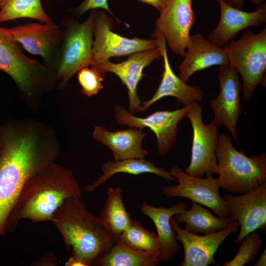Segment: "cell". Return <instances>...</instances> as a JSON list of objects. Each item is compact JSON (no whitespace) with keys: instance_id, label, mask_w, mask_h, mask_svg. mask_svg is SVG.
<instances>
[{"instance_id":"obj_1","label":"cell","mask_w":266,"mask_h":266,"mask_svg":"<svg viewBox=\"0 0 266 266\" xmlns=\"http://www.w3.org/2000/svg\"><path fill=\"white\" fill-rule=\"evenodd\" d=\"M0 157V236L26 182L57 158V150L33 126L3 127Z\"/></svg>"},{"instance_id":"obj_2","label":"cell","mask_w":266,"mask_h":266,"mask_svg":"<svg viewBox=\"0 0 266 266\" xmlns=\"http://www.w3.org/2000/svg\"><path fill=\"white\" fill-rule=\"evenodd\" d=\"M81 196V189L73 173L53 162L26 182L6 219L5 233L13 232L23 219L34 223L51 221L66 199Z\"/></svg>"},{"instance_id":"obj_3","label":"cell","mask_w":266,"mask_h":266,"mask_svg":"<svg viewBox=\"0 0 266 266\" xmlns=\"http://www.w3.org/2000/svg\"><path fill=\"white\" fill-rule=\"evenodd\" d=\"M51 221L62 235L72 256L85 266L95 265L117 237L104 226L100 216L86 208L78 198L66 199L54 213Z\"/></svg>"},{"instance_id":"obj_4","label":"cell","mask_w":266,"mask_h":266,"mask_svg":"<svg viewBox=\"0 0 266 266\" xmlns=\"http://www.w3.org/2000/svg\"><path fill=\"white\" fill-rule=\"evenodd\" d=\"M220 187L230 193L245 194L266 182V154L250 157L237 150L227 133L218 136L215 149Z\"/></svg>"},{"instance_id":"obj_5","label":"cell","mask_w":266,"mask_h":266,"mask_svg":"<svg viewBox=\"0 0 266 266\" xmlns=\"http://www.w3.org/2000/svg\"><path fill=\"white\" fill-rule=\"evenodd\" d=\"M97 9L92 10L87 19L80 23L77 18L66 17L61 48V57L55 77L58 88L64 89L78 70L93 64L92 53L94 21Z\"/></svg>"},{"instance_id":"obj_6","label":"cell","mask_w":266,"mask_h":266,"mask_svg":"<svg viewBox=\"0 0 266 266\" xmlns=\"http://www.w3.org/2000/svg\"><path fill=\"white\" fill-rule=\"evenodd\" d=\"M223 48L229 64L242 77L243 99H250L258 85L266 87V28L256 34L247 30L240 38L231 40Z\"/></svg>"},{"instance_id":"obj_7","label":"cell","mask_w":266,"mask_h":266,"mask_svg":"<svg viewBox=\"0 0 266 266\" xmlns=\"http://www.w3.org/2000/svg\"><path fill=\"white\" fill-rule=\"evenodd\" d=\"M0 70L7 74L22 91L31 96L55 72L27 56L9 28L0 27Z\"/></svg>"},{"instance_id":"obj_8","label":"cell","mask_w":266,"mask_h":266,"mask_svg":"<svg viewBox=\"0 0 266 266\" xmlns=\"http://www.w3.org/2000/svg\"><path fill=\"white\" fill-rule=\"evenodd\" d=\"M186 117L193 130L191 161L185 171L189 175L202 178L217 174L215 149L218 128L212 121L208 124L202 120V106L198 102L189 105Z\"/></svg>"},{"instance_id":"obj_9","label":"cell","mask_w":266,"mask_h":266,"mask_svg":"<svg viewBox=\"0 0 266 266\" xmlns=\"http://www.w3.org/2000/svg\"><path fill=\"white\" fill-rule=\"evenodd\" d=\"M114 21L103 10H97L94 21L92 53L95 66L112 57L130 55L158 47L156 38H129L113 32Z\"/></svg>"},{"instance_id":"obj_10","label":"cell","mask_w":266,"mask_h":266,"mask_svg":"<svg viewBox=\"0 0 266 266\" xmlns=\"http://www.w3.org/2000/svg\"><path fill=\"white\" fill-rule=\"evenodd\" d=\"M14 39L29 53L40 56L45 65L55 72L58 67L63 36L57 24L31 22L9 28Z\"/></svg>"},{"instance_id":"obj_11","label":"cell","mask_w":266,"mask_h":266,"mask_svg":"<svg viewBox=\"0 0 266 266\" xmlns=\"http://www.w3.org/2000/svg\"><path fill=\"white\" fill-rule=\"evenodd\" d=\"M189 107V105L172 111H156L147 117H139L118 105L114 108V118L119 125L150 129L156 136L157 153L164 156L173 147L177 139L178 124L186 117Z\"/></svg>"},{"instance_id":"obj_12","label":"cell","mask_w":266,"mask_h":266,"mask_svg":"<svg viewBox=\"0 0 266 266\" xmlns=\"http://www.w3.org/2000/svg\"><path fill=\"white\" fill-rule=\"evenodd\" d=\"M227 216L238 221L240 232L235 239L236 244L254 231L266 230V182L240 196L231 193L222 197Z\"/></svg>"},{"instance_id":"obj_13","label":"cell","mask_w":266,"mask_h":266,"mask_svg":"<svg viewBox=\"0 0 266 266\" xmlns=\"http://www.w3.org/2000/svg\"><path fill=\"white\" fill-rule=\"evenodd\" d=\"M170 172L178 184L166 185L162 188L166 197L187 198L211 209L219 216L228 217L224 200L219 193L220 186L217 178L213 175L205 178L192 176L178 166H172Z\"/></svg>"},{"instance_id":"obj_14","label":"cell","mask_w":266,"mask_h":266,"mask_svg":"<svg viewBox=\"0 0 266 266\" xmlns=\"http://www.w3.org/2000/svg\"><path fill=\"white\" fill-rule=\"evenodd\" d=\"M193 0H167L154 31L161 33L171 50L183 58L196 21Z\"/></svg>"},{"instance_id":"obj_15","label":"cell","mask_w":266,"mask_h":266,"mask_svg":"<svg viewBox=\"0 0 266 266\" xmlns=\"http://www.w3.org/2000/svg\"><path fill=\"white\" fill-rule=\"evenodd\" d=\"M217 77L220 87L219 94L210 101L214 113L212 121L218 127L226 126L238 142L236 128L242 113L239 100L242 85L238 72L230 64L219 66Z\"/></svg>"},{"instance_id":"obj_16","label":"cell","mask_w":266,"mask_h":266,"mask_svg":"<svg viewBox=\"0 0 266 266\" xmlns=\"http://www.w3.org/2000/svg\"><path fill=\"white\" fill-rule=\"evenodd\" d=\"M170 222L183 248L184 259L180 266H218L214 258L215 253L223 241L231 233H236L239 227V222L233 221L220 231L201 235L182 229L172 217Z\"/></svg>"},{"instance_id":"obj_17","label":"cell","mask_w":266,"mask_h":266,"mask_svg":"<svg viewBox=\"0 0 266 266\" xmlns=\"http://www.w3.org/2000/svg\"><path fill=\"white\" fill-rule=\"evenodd\" d=\"M161 58L158 45L154 49L132 54L121 63H114L108 60L92 66L97 68L102 74L111 72L120 78L128 89L129 111L133 114L141 104L137 94V86L142 78L143 70L154 60Z\"/></svg>"},{"instance_id":"obj_18","label":"cell","mask_w":266,"mask_h":266,"mask_svg":"<svg viewBox=\"0 0 266 266\" xmlns=\"http://www.w3.org/2000/svg\"><path fill=\"white\" fill-rule=\"evenodd\" d=\"M152 36L157 39L164 61V72L161 81L152 97L142 102L137 112H144L161 99L167 96L175 98L184 106H189L200 101L203 91L200 86H190L178 77L172 71L168 59L166 40L160 33L153 32Z\"/></svg>"},{"instance_id":"obj_19","label":"cell","mask_w":266,"mask_h":266,"mask_svg":"<svg viewBox=\"0 0 266 266\" xmlns=\"http://www.w3.org/2000/svg\"><path fill=\"white\" fill-rule=\"evenodd\" d=\"M220 7V18L216 28L212 31L208 39L223 48L242 30L259 26L266 22V3L257 5L253 12H246L217 0Z\"/></svg>"},{"instance_id":"obj_20","label":"cell","mask_w":266,"mask_h":266,"mask_svg":"<svg viewBox=\"0 0 266 266\" xmlns=\"http://www.w3.org/2000/svg\"><path fill=\"white\" fill-rule=\"evenodd\" d=\"M140 212L150 218L156 227L159 242V262H168L175 257L181 249L177 235L170 220L174 215L186 210V205L178 201L166 208L155 207L143 200L138 205Z\"/></svg>"},{"instance_id":"obj_21","label":"cell","mask_w":266,"mask_h":266,"mask_svg":"<svg viewBox=\"0 0 266 266\" xmlns=\"http://www.w3.org/2000/svg\"><path fill=\"white\" fill-rule=\"evenodd\" d=\"M183 60L179 66V77L187 82L196 72L213 66L229 64L225 50L201 34L190 35Z\"/></svg>"},{"instance_id":"obj_22","label":"cell","mask_w":266,"mask_h":266,"mask_svg":"<svg viewBox=\"0 0 266 266\" xmlns=\"http://www.w3.org/2000/svg\"><path fill=\"white\" fill-rule=\"evenodd\" d=\"M147 134L142 130L134 127L111 132L104 126L96 125L94 128L93 137L96 141L101 143L111 150L114 161H119L146 157L148 152L142 145Z\"/></svg>"},{"instance_id":"obj_23","label":"cell","mask_w":266,"mask_h":266,"mask_svg":"<svg viewBox=\"0 0 266 266\" xmlns=\"http://www.w3.org/2000/svg\"><path fill=\"white\" fill-rule=\"evenodd\" d=\"M102 174L96 181L86 186L85 191L89 193L94 192L100 186L103 185L113 175L119 173L139 175L143 173H152L157 175L168 181L176 180L170 171L158 166L155 164L145 158H129L119 161H108L101 166Z\"/></svg>"},{"instance_id":"obj_24","label":"cell","mask_w":266,"mask_h":266,"mask_svg":"<svg viewBox=\"0 0 266 266\" xmlns=\"http://www.w3.org/2000/svg\"><path fill=\"white\" fill-rule=\"evenodd\" d=\"M192 201L189 210L173 216L179 223H186L184 229L189 233L209 234L222 230L233 222L228 217L215 216L201 204Z\"/></svg>"},{"instance_id":"obj_25","label":"cell","mask_w":266,"mask_h":266,"mask_svg":"<svg viewBox=\"0 0 266 266\" xmlns=\"http://www.w3.org/2000/svg\"><path fill=\"white\" fill-rule=\"evenodd\" d=\"M158 254L132 248L118 239L95 265L99 266H155Z\"/></svg>"},{"instance_id":"obj_26","label":"cell","mask_w":266,"mask_h":266,"mask_svg":"<svg viewBox=\"0 0 266 266\" xmlns=\"http://www.w3.org/2000/svg\"><path fill=\"white\" fill-rule=\"evenodd\" d=\"M123 192L119 186L107 189V199L100 216L105 228L117 237L131 225L132 220L124 206Z\"/></svg>"},{"instance_id":"obj_27","label":"cell","mask_w":266,"mask_h":266,"mask_svg":"<svg viewBox=\"0 0 266 266\" xmlns=\"http://www.w3.org/2000/svg\"><path fill=\"white\" fill-rule=\"evenodd\" d=\"M24 18L42 23L53 22L45 12L40 0H5L0 8V23Z\"/></svg>"},{"instance_id":"obj_28","label":"cell","mask_w":266,"mask_h":266,"mask_svg":"<svg viewBox=\"0 0 266 266\" xmlns=\"http://www.w3.org/2000/svg\"><path fill=\"white\" fill-rule=\"evenodd\" d=\"M117 239L134 249L158 255L157 233L144 228L138 220L132 219L131 225L118 236Z\"/></svg>"},{"instance_id":"obj_29","label":"cell","mask_w":266,"mask_h":266,"mask_svg":"<svg viewBox=\"0 0 266 266\" xmlns=\"http://www.w3.org/2000/svg\"><path fill=\"white\" fill-rule=\"evenodd\" d=\"M240 243L235 256L231 260L225 262L223 266H243L250 263L257 258L264 243L257 230L246 235Z\"/></svg>"},{"instance_id":"obj_30","label":"cell","mask_w":266,"mask_h":266,"mask_svg":"<svg viewBox=\"0 0 266 266\" xmlns=\"http://www.w3.org/2000/svg\"><path fill=\"white\" fill-rule=\"evenodd\" d=\"M102 73L96 67L85 66L77 72L78 82L81 87L82 94L90 97L97 95L103 88Z\"/></svg>"},{"instance_id":"obj_31","label":"cell","mask_w":266,"mask_h":266,"mask_svg":"<svg viewBox=\"0 0 266 266\" xmlns=\"http://www.w3.org/2000/svg\"><path fill=\"white\" fill-rule=\"evenodd\" d=\"M98 9H102L106 10L113 15L119 22L123 23L118 20L110 10L107 0H84L80 4L74 8L72 11L73 16L76 18H79L87 11Z\"/></svg>"},{"instance_id":"obj_32","label":"cell","mask_w":266,"mask_h":266,"mask_svg":"<svg viewBox=\"0 0 266 266\" xmlns=\"http://www.w3.org/2000/svg\"><path fill=\"white\" fill-rule=\"evenodd\" d=\"M57 263V258L51 253H48L37 261L34 262V265L56 266Z\"/></svg>"},{"instance_id":"obj_33","label":"cell","mask_w":266,"mask_h":266,"mask_svg":"<svg viewBox=\"0 0 266 266\" xmlns=\"http://www.w3.org/2000/svg\"><path fill=\"white\" fill-rule=\"evenodd\" d=\"M155 7L161 12L165 8L167 0H137Z\"/></svg>"},{"instance_id":"obj_34","label":"cell","mask_w":266,"mask_h":266,"mask_svg":"<svg viewBox=\"0 0 266 266\" xmlns=\"http://www.w3.org/2000/svg\"><path fill=\"white\" fill-rule=\"evenodd\" d=\"M227 4L234 8L241 9L244 6L245 0H223Z\"/></svg>"},{"instance_id":"obj_35","label":"cell","mask_w":266,"mask_h":266,"mask_svg":"<svg viewBox=\"0 0 266 266\" xmlns=\"http://www.w3.org/2000/svg\"><path fill=\"white\" fill-rule=\"evenodd\" d=\"M66 266H85V265L74 257H70L68 260L65 263Z\"/></svg>"},{"instance_id":"obj_36","label":"cell","mask_w":266,"mask_h":266,"mask_svg":"<svg viewBox=\"0 0 266 266\" xmlns=\"http://www.w3.org/2000/svg\"><path fill=\"white\" fill-rule=\"evenodd\" d=\"M255 266H266V249L263 250L260 257L255 264Z\"/></svg>"},{"instance_id":"obj_37","label":"cell","mask_w":266,"mask_h":266,"mask_svg":"<svg viewBox=\"0 0 266 266\" xmlns=\"http://www.w3.org/2000/svg\"><path fill=\"white\" fill-rule=\"evenodd\" d=\"M3 147V127L0 126V157Z\"/></svg>"},{"instance_id":"obj_38","label":"cell","mask_w":266,"mask_h":266,"mask_svg":"<svg viewBox=\"0 0 266 266\" xmlns=\"http://www.w3.org/2000/svg\"><path fill=\"white\" fill-rule=\"evenodd\" d=\"M264 0H250V2L255 5H259L261 4V3L264 2Z\"/></svg>"},{"instance_id":"obj_39","label":"cell","mask_w":266,"mask_h":266,"mask_svg":"<svg viewBox=\"0 0 266 266\" xmlns=\"http://www.w3.org/2000/svg\"><path fill=\"white\" fill-rule=\"evenodd\" d=\"M5 0H0V8L3 6Z\"/></svg>"}]
</instances>
